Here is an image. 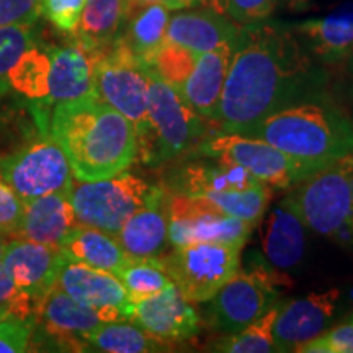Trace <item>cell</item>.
Masks as SVG:
<instances>
[{"label": "cell", "mask_w": 353, "mask_h": 353, "mask_svg": "<svg viewBox=\"0 0 353 353\" xmlns=\"http://www.w3.org/2000/svg\"><path fill=\"white\" fill-rule=\"evenodd\" d=\"M236 44L237 41L228 43L211 51L201 52L182 88L183 99L188 101L190 107L208 121H214L218 113Z\"/></svg>", "instance_id": "24"}, {"label": "cell", "mask_w": 353, "mask_h": 353, "mask_svg": "<svg viewBox=\"0 0 353 353\" xmlns=\"http://www.w3.org/2000/svg\"><path fill=\"white\" fill-rule=\"evenodd\" d=\"M79 224L70 201V192H56L23 203V216L12 239L59 247L64 237Z\"/></svg>", "instance_id": "20"}, {"label": "cell", "mask_w": 353, "mask_h": 353, "mask_svg": "<svg viewBox=\"0 0 353 353\" xmlns=\"http://www.w3.org/2000/svg\"><path fill=\"white\" fill-rule=\"evenodd\" d=\"M281 303V301H280ZM280 303L268 309L263 316L255 319L245 327L232 334L221 335L210 345V350L223 353H270L276 352L273 341V324L278 314Z\"/></svg>", "instance_id": "32"}, {"label": "cell", "mask_w": 353, "mask_h": 353, "mask_svg": "<svg viewBox=\"0 0 353 353\" xmlns=\"http://www.w3.org/2000/svg\"><path fill=\"white\" fill-rule=\"evenodd\" d=\"M341 291L327 290L311 293L304 298L281 299L273 324V341L276 352H299L332 324L339 309Z\"/></svg>", "instance_id": "14"}, {"label": "cell", "mask_w": 353, "mask_h": 353, "mask_svg": "<svg viewBox=\"0 0 353 353\" xmlns=\"http://www.w3.org/2000/svg\"><path fill=\"white\" fill-rule=\"evenodd\" d=\"M3 247H6V244H3L2 237H0V260H2V254H3Z\"/></svg>", "instance_id": "47"}, {"label": "cell", "mask_w": 353, "mask_h": 353, "mask_svg": "<svg viewBox=\"0 0 353 353\" xmlns=\"http://www.w3.org/2000/svg\"><path fill=\"white\" fill-rule=\"evenodd\" d=\"M34 44L33 25L0 26V97L7 94L8 74L19 57Z\"/></svg>", "instance_id": "35"}, {"label": "cell", "mask_w": 353, "mask_h": 353, "mask_svg": "<svg viewBox=\"0 0 353 353\" xmlns=\"http://www.w3.org/2000/svg\"><path fill=\"white\" fill-rule=\"evenodd\" d=\"M148 121V132L138 143V156L145 165H161L185 157L210 136V121L200 117L183 95L151 68Z\"/></svg>", "instance_id": "4"}, {"label": "cell", "mask_w": 353, "mask_h": 353, "mask_svg": "<svg viewBox=\"0 0 353 353\" xmlns=\"http://www.w3.org/2000/svg\"><path fill=\"white\" fill-rule=\"evenodd\" d=\"M169 20L170 8L162 3L144 6L128 13L126 32L120 38L148 68L165 43Z\"/></svg>", "instance_id": "28"}, {"label": "cell", "mask_w": 353, "mask_h": 353, "mask_svg": "<svg viewBox=\"0 0 353 353\" xmlns=\"http://www.w3.org/2000/svg\"><path fill=\"white\" fill-rule=\"evenodd\" d=\"M290 193L307 229L353 245V152L312 172Z\"/></svg>", "instance_id": "5"}, {"label": "cell", "mask_w": 353, "mask_h": 353, "mask_svg": "<svg viewBox=\"0 0 353 353\" xmlns=\"http://www.w3.org/2000/svg\"><path fill=\"white\" fill-rule=\"evenodd\" d=\"M87 350L108 353H152L169 350V343L157 341L134 322H105L85 339Z\"/></svg>", "instance_id": "29"}, {"label": "cell", "mask_w": 353, "mask_h": 353, "mask_svg": "<svg viewBox=\"0 0 353 353\" xmlns=\"http://www.w3.org/2000/svg\"><path fill=\"white\" fill-rule=\"evenodd\" d=\"M87 0H41V15L63 33H76Z\"/></svg>", "instance_id": "37"}, {"label": "cell", "mask_w": 353, "mask_h": 353, "mask_svg": "<svg viewBox=\"0 0 353 353\" xmlns=\"http://www.w3.org/2000/svg\"><path fill=\"white\" fill-rule=\"evenodd\" d=\"M56 286L85 306L118 309L128 319L131 317L130 298L125 286L113 273L97 270L88 265L65 259Z\"/></svg>", "instance_id": "19"}, {"label": "cell", "mask_w": 353, "mask_h": 353, "mask_svg": "<svg viewBox=\"0 0 353 353\" xmlns=\"http://www.w3.org/2000/svg\"><path fill=\"white\" fill-rule=\"evenodd\" d=\"M48 132L61 145L79 182L121 174L138 157L134 126L97 95L52 105Z\"/></svg>", "instance_id": "2"}, {"label": "cell", "mask_w": 353, "mask_h": 353, "mask_svg": "<svg viewBox=\"0 0 353 353\" xmlns=\"http://www.w3.org/2000/svg\"><path fill=\"white\" fill-rule=\"evenodd\" d=\"M95 95L134 126L138 143L148 132L149 68L118 37L95 63Z\"/></svg>", "instance_id": "8"}, {"label": "cell", "mask_w": 353, "mask_h": 353, "mask_svg": "<svg viewBox=\"0 0 353 353\" xmlns=\"http://www.w3.org/2000/svg\"><path fill=\"white\" fill-rule=\"evenodd\" d=\"M23 216V201L0 175V236L12 237Z\"/></svg>", "instance_id": "41"}, {"label": "cell", "mask_w": 353, "mask_h": 353, "mask_svg": "<svg viewBox=\"0 0 353 353\" xmlns=\"http://www.w3.org/2000/svg\"><path fill=\"white\" fill-rule=\"evenodd\" d=\"M128 19V0H87L74 33L87 50L101 52L120 37Z\"/></svg>", "instance_id": "27"}, {"label": "cell", "mask_w": 353, "mask_h": 353, "mask_svg": "<svg viewBox=\"0 0 353 353\" xmlns=\"http://www.w3.org/2000/svg\"><path fill=\"white\" fill-rule=\"evenodd\" d=\"M214 203L221 210L231 216H236L245 221L254 229L262 223L265 213L270 208L273 198V188L265 183H257L245 190H232V192L211 193L208 196H201Z\"/></svg>", "instance_id": "33"}, {"label": "cell", "mask_w": 353, "mask_h": 353, "mask_svg": "<svg viewBox=\"0 0 353 353\" xmlns=\"http://www.w3.org/2000/svg\"><path fill=\"white\" fill-rule=\"evenodd\" d=\"M159 188L125 170L108 179L74 183L70 201L79 224L117 236L125 221L143 208Z\"/></svg>", "instance_id": "9"}, {"label": "cell", "mask_w": 353, "mask_h": 353, "mask_svg": "<svg viewBox=\"0 0 353 353\" xmlns=\"http://www.w3.org/2000/svg\"><path fill=\"white\" fill-rule=\"evenodd\" d=\"M198 52L188 50V48L180 46L176 43L165 41L157 51L152 64L149 65L154 72L157 74L162 81H165L169 85L182 94V88L187 82L193 68H195Z\"/></svg>", "instance_id": "34"}, {"label": "cell", "mask_w": 353, "mask_h": 353, "mask_svg": "<svg viewBox=\"0 0 353 353\" xmlns=\"http://www.w3.org/2000/svg\"><path fill=\"white\" fill-rule=\"evenodd\" d=\"M196 6L211 7V8H216V10L226 13L224 12V0H179V10L180 8L196 7Z\"/></svg>", "instance_id": "45"}, {"label": "cell", "mask_w": 353, "mask_h": 353, "mask_svg": "<svg viewBox=\"0 0 353 353\" xmlns=\"http://www.w3.org/2000/svg\"><path fill=\"white\" fill-rule=\"evenodd\" d=\"M167 216L172 247L216 242L242 250L254 229L245 221L226 213L206 198L182 193L167 195Z\"/></svg>", "instance_id": "12"}, {"label": "cell", "mask_w": 353, "mask_h": 353, "mask_svg": "<svg viewBox=\"0 0 353 353\" xmlns=\"http://www.w3.org/2000/svg\"><path fill=\"white\" fill-rule=\"evenodd\" d=\"M242 26L229 19L226 13L211 7L176 13L167 25L165 41L198 52L211 51L228 43H236Z\"/></svg>", "instance_id": "21"}, {"label": "cell", "mask_w": 353, "mask_h": 353, "mask_svg": "<svg viewBox=\"0 0 353 353\" xmlns=\"http://www.w3.org/2000/svg\"><path fill=\"white\" fill-rule=\"evenodd\" d=\"M281 285H290V278L268 263L239 268L210 299L211 327L221 335L245 327L281 301Z\"/></svg>", "instance_id": "6"}, {"label": "cell", "mask_w": 353, "mask_h": 353, "mask_svg": "<svg viewBox=\"0 0 353 353\" xmlns=\"http://www.w3.org/2000/svg\"><path fill=\"white\" fill-rule=\"evenodd\" d=\"M298 353H353V322L329 327L299 348Z\"/></svg>", "instance_id": "39"}, {"label": "cell", "mask_w": 353, "mask_h": 353, "mask_svg": "<svg viewBox=\"0 0 353 353\" xmlns=\"http://www.w3.org/2000/svg\"><path fill=\"white\" fill-rule=\"evenodd\" d=\"M50 52V94L46 107L95 95V63L100 52L74 41L69 46L48 48Z\"/></svg>", "instance_id": "18"}, {"label": "cell", "mask_w": 353, "mask_h": 353, "mask_svg": "<svg viewBox=\"0 0 353 353\" xmlns=\"http://www.w3.org/2000/svg\"><path fill=\"white\" fill-rule=\"evenodd\" d=\"M130 321L118 309H97L85 306L56 288L48 294L37 314V324L51 345L61 350L87 352V335L105 322Z\"/></svg>", "instance_id": "13"}, {"label": "cell", "mask_w": 353, "mask_h": 353, "mask_svg": "<svg viewBox=\"0 0 353 353\" xmlns=\"http://www.w3.org/2000/svg\"><path fill=\"white\" fill-rule=\"evenodd\" d=\"M213 159L214 162H188L176 167L167 176V187L172 193L188 196H208L211 193L245 190L260 183L242 167Z\"/></svg>", "instance_id": "23"}, {"label": "cell", "mask_w": 353, "mask_h": 353, "mask_svg": "<svg viewBox=\"0 0 353 353\" xmlns=\"http://www.w3.org/2000/svg\"><path fill=\"white\" fill-rule=\"evenodd\" d=\"M306 223L288 193L268 211L262 224L263 259L275 270L296 268L306 254Z\"/></svg>", "instance_id": "17"}, {"label": "cell", "mask_w": 353, "mask_h": 353, "mask_svg": "<svg viewBox=\"0 0 353 353\" xmlns=\"http://www.w3.org/2000/svg\"><path fill=\"white\" fill-rule=\"evenodd\" d=\"M152 3H162V6L169 7L170 10H179V0H128V13L134 8L152 6Z\"/></svg>", "instance_id": "44"}, {"label": "cell", "mask_w": 353, "mask_h": 353, "mask_svg": "<svg viewBox=\"0 0 353 353\" xmlns=\"http://www.w3.org/2000/svg\"><path fill=\"white\" fill-rule=\"evenodd\" d=\"M37 317L21 319L8 316L0 321V353H23L30 350Z\"/></svg>", "instance_id": "36"}, {"label": "cell", "mask_w": 353, "mask_h": 353, "mask_svg": "<svg viewBox=\"0 0 353 353\" xmlns=\"http://www.w3.org/2000/svg\"><path fill=\"white\" fill-rule=\"evenodd\" d=\"M330 81L291 25L242 26L229 65L214 125L249 134L260 121L298 103L332 100Z\"/></svg>", "instance_id": "1"}, {"label": "cell", "mask_w": 353, "mask_h": 353, "mask_svg": "<svg viewBox=\"0 0 353 353\" xmlns=\"http://www.w3.org/2000/svg\"><path fill=\"white\" fill-rule=\"evenodd\" d=\"M341 68L343 69V83H345V94L353 103V51L348 56V59L343 63Z\"/></svg>", "instance_id": "43"}, {"label": "cell", "mask_w": 353, "mask_h": 353, "mask_svg": "<svg viewBox=\"0 0 353 353\" xmlns=\"http://www.w3.org/2000/svg\"><path fill=\"white\" fill-rule=\"evenodd\" d=\"M50 52L37 44L19 57L8 74V85L25 99L44 103L50 94Z\"/></svg>", "instance_id": "30"}, {"label": "cell", "mask_w": 353, "mask_h": 353, "mask_svg": "<svg viewBox=\"0 0 353 353\" xmlns=\"http://www.w3.org/2000/svg\"><path fill=\"white\" fill-rule=\"evenodd\" d=\"M299 41L321 65H341L353 51V10L291 25Z\"/></svg>", "instance_id": "25"}, {"label": "cell", "mask_w": 353, "mask_h": 353, "mask_svg": "<svg viewBox=\"0 0 353 353\" xmlns=\"http://www.w3.org/2000/svg\"><path fill=\"white\" fill-rule=\"evenodd\" d=\"M117 276L125 286L131 304L154 296L174 285L164 260L159 257L130 259Z\"/></svg>", "instance_id": "31"}, {"label": "cell", "mask_w": 353, "mask_h": 353, "mask_svg": "<svg viewBox=\"0 0 353 353\" xmlns=\"http://www.w3.org/2000/svg\"><path fill=\"white\" fill-rule=\"evenodd\" d=\"M350 118H352V121H353V112L350 113Z\"/></svg>", "instance_id": "49"}, {"label": "cell", "mask_w": 353, "mask_h": 353, "mask_svg": "<svg viewBox=\"0 0 353 353\" xmlns=\"http://www.w3.org/2000/svg\"><path fill=\"white\" fill-rule=\"evenodd\" d=\"M278 0H224V12L237 25L245 26L267 20Z\"/></svg>", "instance_id": "40"}, {"label": "cell", "mask_w": 353, "mask_h": 353, "mask_svg": "<svg viewBox=\"0 0 353 353\" xmlns=\"http://www.w3.org/2000/svg\"><path fill=\"white\" fill-rule=\"evenodd\" d=\"M290 156L325 167L353 152L350 113L335 100L306 101L276 112L260 121L249 134Z\"/></svg>", "instance_id": "3"}, {"label": "cell", "mask_w": 353, "mask_h": 353, "mask_svg": "<svg viewBox=\"0 0 353 353\" xmlns=\"http://www.w3.org/2000/svg\"><path fill=\"white\" fill-rule=\"evenodd\" d=\"M0 307L7 309L8 314L30 319L37 317V307L30 294L15 285L12 276L8 275L2 262H0Z\"/></svg>", "instance_id": "38"}, {"label": "cell", "mask_w": 353, "mask_h": 353, "mask_svg": "<svg viewBox=\"0 0 353 353\" xmlns=\"http://www.w3.org/2000/svg\"><path fill=\"white\" fill-rule=\"evenodd\" d=\"M130 321L169 345L190 341L200 330V317L195 307L175 285L132 303Z\"/></svg>", "instance_id": "16"}, {"label": "cell", "mask_w": 353, "mask_h": 353, "mask_svg": "<svg viewBox=\"0 0 353 353\" xmlns=\"http://www.w3.org/2000/svg\"><path fill=\"white\" fill-rule=\"evenodd\" d=\"M198 152L239 165L259 182L280 190H291L312 172L322 169L280 151L267 141L236 132H213L200 144Z\"/></svg>", "instance_id": "7"}, {"label": "cell", "mask_w": 353, "mask_h": 353, "mask_svg": "<svg viewBox=\"0 0 353 353\" xmlns=\"http://www.w3.org/2000/svg\"><path fill=\"white\" fill-rule=\"evenodd\" d=\"M0 175L23 203L56 192H70L74 174L61 145L48 131L0 159Z\"/></svg>", "instance_id": "10"}, {"label": "cell", "mask_w": 353, "mask_h": 353, "mask_svg": "<svg viewBox=\"0 0 353 353\" xmlns=\"http://www.w3.org/2000/svg\"><path fill=\"white\" fill-rule=\"evenodd\" d=\"M0 262L15 285L30 294L38 314L44 299L56 288L65 257L59 247L26 239H12L3 247Z\"/></svg>", "instance_id": "15"}, {"label": "cell", "mask_w": 353, "mask_h": 353, "mask_svg": "<svg viewBox=\"0 0 353 353\" xmlns=\"http://www.w3.org/2000/svg\"><path fill=\"white\" fill-rule=\"evenodd\" d=\"M8 316H10V314H8L7 309L0 307V321H3V319H6V317H8Z\"/></svg>", "instance_id": "46"}, {"label": "cell", "mask_w": 353, "mask_h": 353, "mask_svg": "<svg viewBox=\"0 0 353 353\" xmlns=\"http://www.w3.org/2000/svg\"><path fill=\"white\" fill-rule=\"evenodd\" d=\"M41 15V0H0V26L34 25Z\"/></svg>", "instance_id": "42"}, {"label": "cell", "mask_w": 353, "mask_h": 353, "mask_svg": "<svg viewBox=\"0 0 353 353\" xmlns=\"http://www.w3.org/2000/svg\"><path fill=\"white\" fill-rule=\"evenodd\" d=\"M117 239L130 259L159 257L165 252L170 245L165 188H159L143 208L125 221Z\"/></svg>", "instance_id": "22"}, {"label": "cell", "mask_w": 353, "mask_h": 353, "mask_svg": "<svg viewBox=\"0 0 353 353\" xmlns=\"http://www.w3.org/2000/svg\"><path fill=\"white\" fill-rule=\"evenodd\" d=\"M174 285L190 303H206L239 270L241 249L216 242H195L162 257Z\"/></svg>", "instance_id": "11"}, {"label": "cell", "mask_w": 353, "mask_h": 353, "mask_svg": "<svg viewBox=\"0 0 353 353\" xmlns=\"http://www.w3.org/2000/svg\"><path fill=\"white\" fill-rule=\"evenodd\" d=\"M348 321L353 322V312H352V314H350V317H348Z\"/></svg>", "instance_id": "48"}, {"label": "cell", "mask_w": 353, "mask_h": 353, "mask_svg": "<svg viewBox=\"0 0 353 353\" xmlns=\"http://www.w3.org/2000/svg\"><path fill=\"white\" fill-rule=\"evenodd\" d=\"M59 249L68 260L113 273L114 276L130 260L117 236L85 224H77L64 237Z\"/></svg>", "instance_id": "26"}]
</instances>
